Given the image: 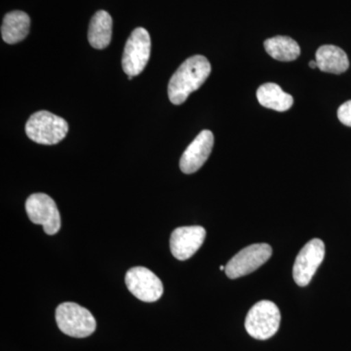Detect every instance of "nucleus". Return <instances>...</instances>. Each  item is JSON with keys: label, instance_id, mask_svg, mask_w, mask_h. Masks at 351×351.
<instances>
[{"label": "nucleus", "instance_id": "f257e3e1", "mask_svg": "<svg viewBox=\"0 0 351 351\" xmlns=\"http://www.w3.org/2000/svg\"><path fill=\"white\" fill-rule=\"evenodd\" d=\"M211 73V64L207 58L195 55L186 59L176 71L168 84L171 103L181 105L189 95L202 86Z\"/></svg>", "mask_w": 351, "mask_h": 351}, {"label": "nucleus", "instance_id": "f03ea898", "mask_svg": "<svg viewBox=\"0 0 351 351\" xmlns=\"http://www.w3.org/2000/svg\"><path fill=\"white\" fill-rule=\"evenodd\" d=\"M68 131L66 120L46 110L34 113L25 124L27 137L40 145H56L64 140Z\"/></svg>", "mask_w": 351, "mask_h": 351}, {"label": "nucleus", "instance_id": "7ed1b4c3", "mask_svg": "<svg viewBox=\"0 0 351 351\" xmlns=\"http://www.w3.org/2000/svg\"><path fill=\"white\" fill-rule=\"evenodd\" d=\"M58 327L66 336L73 338H87L97 327L93 314L75 302H63L56 309Z\"/></svg>", "mask_w": 351, "mask_h": 351}, {"label": "nucleus", "instance_id": "20e7f679", "mask_svg": "<svg viewBox=\"0 0 351 351\" xmlns=\"http://www.w3.org/2000/svg\"><path fill=\"white\" fill-rule=\"evenodd\" d=\"M281 315L274 302L261 301L252 306L245 320V329L256 339H269L280 326Z\"/></svg>", "mask_w": 351, "mask_h": 351}, {"label": "nucleus", "instance_id": "39448f33", "mask_svg": "<svg viewBox=\"0 0 351 351\" xmlns=\"http://www.w3.org/2000/svg\"><path fill=\"white\" fill-rule=\"evenodd\" d=\"M152 41L144 27H137L127 39L122 56V68L128 76H137L144 71L151 57Z\"/></svg>", "mask_w": 351, "mask_h": 351}, {"label": "nucleus", "instance_id": "423d86ee", "mask_svg": "<svg viewBox=\"0 0 351 351\" xmlns=\"http://www.w3.org/2000/svg\"><path fill=\"white\" fill-rule=\"evenodd\" d=\"M25 211L32 223L43 226L48 235H54L61 230V216L56 203L45 193H34L25 202Z\"/></svg>", "mask_w": 351, "mask_h": 351}, {"label": "nucleus", "instance_id": "0eeeda50", "mask_svg": "<svg viewBox=\"0 0 351 351\" xmlns=\"http://www.w3.org/2000/svg\"><path fill=\"white\" fill-rule=\"evenodd\" d=\"M272 255L269 244L250 245L239 252L226 265V274L228 278L237 279L248 276L265 265Z\"/></svg>", "mask_w": 351, "mask_h": 351}, {"label": "nucleus", "instance_id": "6e6552de", "mask_svg": "<svg viewBox=\"0 0 351 351\" xmlns=\"http://www.w3.org/2000/svg\"><path fill=\"white\" fill-rule=\"evenodd\" d=\"M325 258V245L321 239L307 242L295 258L293 267V278L301 287L311 283L316 270Z\"/></svg>", "mask_w": 351, "mask_h": 351}, {"label": "nucleus", "instance_id": "1a4fd4ad", "mask_svg": "<svg viewBox=\"0 0 351 351\" xmlns=\"http://www.w3.org/2000/svg\"><path fill=\"white\" fill-rule=\"evenodd\" d=\"M127 288L140 301L154 302L163 295V284L149 269L144 267H132L125 276Z\"/></svg>", "mask_w": 351, "mask_h": 351}, {"label": "nucleus", "instance_id": "9d476101", "mask_svg": "<svg viewBox=\"0 0 351 351\" xmlns=\"http://www.w3.org/2000/svg\"><path fill=\"white\" fill-rule=\"evenodd\" d=\"M205 237L206 230L200 226L176 228L170 237L171 253L177 260H189L199 250Z\"/></svg>", "mask_w": 351, "mask_h": 351}, {"label": "nucleus", "instance_id": "9b49d317", "mask_svg": "<svg viewBox=\"0 0 351 351\" xmlns=\"http://www.w3.org/2000/svg\"><path fill=\"white\" fill-rule=\"evenodd\" d=\"M214 147L211 131L203 130L184 151L180 160V168L184 174H193L206 162Z\"/></svg>", "mask_w": 351, "mask_h": 351}, {"label": "nucleus", "instance_id": "f8f14e48", "mask_svg": "<svg viewBox=\"0 0 351 351\" xmlns=\"http://www.w3.org/2000/svg\"><path fill=\"white\" fill-rule=\"evenodd\" d=\"M318 69L324 73L341 75L350 68V61L345 51L338 46L323 45L316 51Z\"/></svg>", "mask_w": 351, "mask_h": 351}, {"label": "nucleus", "instance_id": "ddd939ff", "mask_svg": "<svg viewBox=\"0 0 351 351\" xmlns=\"http://www.w3.org/2000/svg\"><path fill=\"white\" fill-rule=\"evenodd\" d=\"M31 19L23 11H13L6 14L1 25L2 39L8 44H16L24 40L29 32Z\"/></svg>", "mask_w": 351, "mask_h": 351}, {"label": "nucleus", "instance_id": "4468645a", "mask_svg": "<svg viewBox=\"0 0 351 351\" xmlns=\"http://www.w3.org/2000/svg\"><path fill=\"white\" fill-rule=\"evenodd\" d=\"M112 17L107 11H98L90 23L88 41L95 49H105L112 41Z\"/></svg>", "mask_w": 351, "mask_h": 351}, {"label": "nucleus", "instance_id": "2eb2a0df", "mask_svg": "<svg viewBox=\"0 0 351 351\" xmlns=\"http://www.w3.org/2000/svg\"><path fill=\"white\" fill-rule=\"evenodd\" d=\"M257 99L263 107L280 112L290 110L294 104L293 97L284 92L276 83L261 85L257 91Z\"/></svg>", "mask_w": 351, "mask_h": 351}, {"label": "nucleus", "instance_id": "dca6fc26", "mask_svg": "<svg viewBox=\"0 0 351 351\" xmlns=\"http://www.w3.org/2000/svg\"><path fill=\"white\" fill-rule=\"evenodd\" d=\"M265 49L274 59L281 62H292L301 55L299 44L289 36H274L265 41Z\"/></svg>", "mask_w": 351, "mask_h": 351}, {"label": "nucleus", "instance_id": "f3484780", "mask_svg": "<svg viewBox=\"0 0 351 351\" xmlns=\"http://www.w3.org/2000/svg\"><path fill=\"white\" fill-rule=\"evenodd\" d=\"M338 117L341 123L351 127V100L346 101L339 108Z\"/></svg>", "mask_w": 351, "mask_h": 351}, {"label": "nucleus", "instance_id": "a211bd4d", "mask_svg": "<svg viewBox=\"0 0 351 351\" xmlns=\"http://www.w3.org/2000/svg\"><path fill=\"white\" fill-rule=\"evenodd\" d=\"M309 66H311V69L318 68L317 62H316V61L309 62Z\"/></svg>", "mask_w": 351, "mask_h": 351}, {"label": "nucleus", "instance_id": "6ab92c4d", "mask_svg": "<svg viewBox=\"0 0 351 351\" xmlns=\"http://www.w3.org/2000/svg\"><path fill=\"white\" fill-rule=\"evenodd\" d=\"M219 269L225 270L226 269V267H223V265H221V267H219Z\"/></svg>", "mask_w": 351, "mask_h": 351}]
</instances>
